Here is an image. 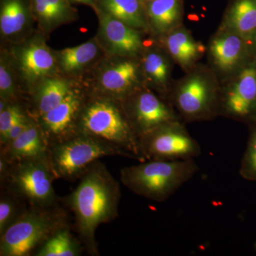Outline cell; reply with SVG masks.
I'll use <instances>...</instances> for the list:
<instances>
[{"mask_svg": "<svg viewBox=\"0 0 256 256\" xmlns=\"http://www.w3.org/2000/svg\"><path fill=\"white\" fill-rule=\"evenodd\" d=\"M120 196L119 183L98 160L84 172L78 186L68 196L77 232L92 256L99 255L96 229L118 216Z\"/></svg>", "mask_w": 256, "mask_h": 256, "instance_id": "6da1fadb", "label": "cell"}, {"mask_svg": "<svg viewBox=\"0 0 256 256\" xmlns=\"http://www.w3.org/2000/svg\"><path fill=\"white\" fill-rule=\"evenodd\" d=\"M140 162L121 169V182L136 194L156 202L168 200L200 170L194 159Z\"/></svg>", "mask_w": 256, "mask_h": 256, "instance_id": "7a4b0ae2", "label": "cell"}, {"mask_svg": "<svg viewBox=\"0 0 256 256\" xmlns=\"http://www.w3.org/2000/svg\"><path fill=\"white\" fill-rule=\"evenodd\" d=\"M78 134H87L119 148L128 158L146 161L136 136L122 108L110 99L97 98L82 108L78 121Z\"/></svg>", "mask_w": 256, "mask_h": 256, "instance_id": "3957f363", "label": "cell"}, {"mask_svg": "<svg viewBox=\"0 0 256 256\" xmlns=\"http://www.w3.org/2000/svg\"><path fill=\"white\" fill-rule=\"evenodd\" d=\"M64 216L50 208L32 206L24 210L14 223L0 235V256H26L60 227Z\"/></svg>", "mask_w": 256, "mask_h": 256, "instance_id": "277c9868", "label": "cell"}, {"mask_svg": "<svg viewBox=\"0 0 256 256\" xmlns=\"http://www.w3.org/2000/svg\"><path fill=\"white\" fill-rule=\"evenodd\" d=\"M128 154L98 138L78 134L50 148V158L56 178L73 180L80 178L92 163L104 156Z\"/></svg>", "mask_w": 256, "mask_h": 256, "instance_id": "5b68a950", "label": "cell"}, {"mask_svg": "<svg viewBox=\"0 0 256 256\" xmlns=\"http://www.w3.org/2000/svg\"><path fill=\"white\" fill-rule=\"evenodd\" d=\"M56 176L50 156L10 163L4 181L10 190L28 200L32 206L52 208L56 201L52 185Z\"/></svg>", "mask_w": 256, "mask_h": 256, "instance_id": "8992f818", "label": "cell"}, {"mask_svg": "<svg viewBox=\"0 0 256 256\" xmlns=\"http://www.w3.org/2000/svg\"><path fill=\"white\" fill-rule=\"evenodd\" d=\"M220 92L206 74L194 72L174 89L172 106L185 120H206L220 114Z\"/></svg>", "mask_w": 256, "mask_h": 256, "instance_id": "52a82bcc", "label": "cell"}, {"mask_svg": "<svg viewBox=\"0 0 256 256\" xmlns=\"http://www.w3.org/2000/svg\"><path fill=\"white\" fill-rule=\"evenodd\" d=\"M144 160H183L198 158L202 149L180 120L156 128L140 138Z\"/></svg>", "mask_w": 256, "mask_h": 256, "instance_id": "ba28073f", "label": "cell"}, {"mask_svg": "<svg viewBox=\"0 0 256 256\" xmlns=\"http://www.w3.org/2000/svg\"><path fill=\"white\" fill-rule=\"evenodd\" d=\"M122 101V109L139 140L162 126L180 120L172 106L150 90H136Z\"/></svg>", "mask_w": 256, "mask_h": 256, "instance_id": "9c48e42d", "label": "cell"}, {"mask_svg": "<svg viewBox=\"0 0 256 256\" xmlns=\"http://www.w3.org/2000/svg\"><path fill=\"white\" fill-rule=\"evenodd\" d=\"M256 108V67L248 66L220 92V114L234 119L250 117Z\"/></svg>", "mask_w": 256, "mask_h": 256, "instance_id": "30bf717a", "label": "cell"}, {"mask_svg": "<svg viewBox=\"0 0 256 256\" xmlns=\"http://www.w3.org/2000/svg\"><path fill=\"white\" fill-rule=\"evenodd\" d=\"M82 99L72 90L60 104L40 116L38 126L48 146L78 134V121L82 108Z\"/></svg>", "mask_w": 256, "mask_h": 256, "instance_id": "8fae6325", "label": "cell"}, {"mask_svg": "<svg viewBox=\"0 0 256 256\" xmlns=\"http://www.w3.org/2000/svg\"><path fill=\"white\" fill-rule=\"evenodd\" d=\"M97 12L100 18L99 36L109 53L124 58H131L140 52L143 43L139 30L104 12Z\"/></svg>", "mask_w": 256, "mask_h": 256, "instance_id": "7c38bea8", "label": "cell"}, {"mask_svg": "<svg viewBox=\"0 0 256 256\" xmlns=\"http://www.w3.org/2000/svg\"><path fill=\"white\" fill-rule=\"evenodd\" d=\"M128 58L114 62L101 72L99 85L106 95L124 100L138 90L139 66Z\"/></svg>", "mask_w": 256, "mask_h": 256, "instance_id": "4fadbf2b", "label": "cell"}, {"mask_svg": "<svg viewBox=\"0 0 256 256\" xmlns=\"http://www.w3.org/2000/svg\"><path fill=\"white\" fill-rule=\"evenodd\" d=\"M247 47L246 41L240 35L220 30L210 41V60L220 74H232L242 64Z\"/></svg>", "mask_w": 256, "mask_h": 256, "instance_id": "5bb4252c", "label": "cell"}, {"mask_svg": "<svg viewBox=\"0 0 256 256\" xmlns=\"http://www.w3.org/2000/svg\"><path fill=\"white\" fill-rule=\"evenodd\" d=\"M16 60L24 77L30 82L47 78L54 72L56 60L44 42L34 40L20 47Z\"/></svg>", "mask_w": 256, "mask_h": 256, "instance_id": "9a60e30c", "label": "cell"}, {"mask_svg": "<svg viewBox=\"0 0 256 256\" xmlns=\"http://www.w3.org/2000/svg\"><path fill=\"white\" fill-rule=\"evenodd\" d=\"M1 156L9 163L43 158L50 156V146L40 126L31 120L28 127L18 138L3 146Z\"/></svg>", "mask_w": 256, "mask_h": 256, "instance_id": "2e32d148", "label": "cell"}, {"mask_svg": "<svg viewBox=\"0 0 256 256\" xmlns=\"http://www.w3.org/2000/svg\"><path fill=\"white\" fill-rule=\"evenodd\" d=\"M164 36V46L170 56L182 68L188 69L200 60L205 47L196 41L186 28H180Z\"/></svg>", "mask_w": 256, "mask_h": 256, "instance_id": "e0dca14e", "label": "cell"}, {"mask_svg": "<svg viewBox=\"0 0 256 256\" xmlns=\"http://www.w3.org/2000/svg\"><path fill=\"white\" fill-rule=\"evenodd\" d=\"M146 9L148 25L156 34L165 36L181 25L182 0H153L146 5Z\"/></svg>", "mask_w": 256, "mask_h": 256, "instance_id": "ac0fdd59", "label": "cell"}, {"mask_svg": "<svg viewBox=\"0 0 256 256\" xmlns=\"http://www.w3.org/2000/svg\"><path fill=\"white\" fill-rule=\"evenodd\" d=\"M220 30L247 40L256 32V0H233L225 13Z\"/></svg>", "mask_w": 256, "mask_h": 256, "instance_id": "d6986e66", "label": "cell"}, {"mask_svg": "<svg viewBox=\"0 0 256 256\" xmlns=\"http://www.w3.org/2000/svg\"><path fill=\"white\" fill-rule=\"evenodd\" d=\"M95 9L139 31L148 28L146 6L140 0H98Z\"/></svg>", "mask_w": 256, "mask_h": 256, "instance_id": "ffe728a7", "label": "cell"}, {"mask_svg": "<svg viewBox=\"0 0 256 256\" xmlns=\"http://www.w3.org/2000/svg\"><path fill=\"white\" fill-rule=\"evenodd\" d=\"M30 3L32 13L47 32L76 18L69 0H31Z\"/></svg>", "mask_w": 256, "mask_h": 256, "instance_id": "44dd1931", "label": "cell"}, {"mask_svg": "<svg viewBox=\"0 0 256 256\" xmlns=\"http://www.w3.org/2000/svg\"><path fill=\"white\" fill-rule=\"evenodd\" d=\"M32 12L28 0H2L0 10V30L3 36L18 34L26 28Z\"/></svg>", "mask_w": 256, "mask_h": 256, "instance_id": "7402d4cb", "label": "cell"}, {"mask_svg": "<svg viewBox=\"0 0 256 256\" xmlns=\"http://www.w3.org/2000/svg\"><path fill=\"white\" fill-rule=\"evenodd\" d=\"M34 96L38 117L60 104L72 88L68 80L60 78L43 79Z\"/></svg>", "mask_w": 256, "mask_h": 256, "instance_id": "603a6c76", "label": "cell"}, {"mask_svg": "<svg viewBox=\"0 0 256 256\" xmlns=\"http://www.w3.org/2000/svg\"><path fill=\"white\" fill-rule=\"evenodd\" d=\"M142 70L146 79L160 94H169L171 65L159 50H150L143 56Z\"/></svg>", "mask_w": 256, "mask_h": 256, "instance_id": "cb8c5ba5", "label": "cell"}, {"mask_svg": "<svg viewBox=\"0 0 256 256\" xmlns=\"http://www.w3.org/2000/svg\"><path fill=\"white\" fill-rule=\"evenodd\" d=\"M98 54V46L97 43L95 41H89L58 52V62L64 72L74 73L92 63Z\"/></svg>", "mask_w": 256, "mask_h": 256, "instance_id": "d4e9b609", "label": "cell"}, {"mask_svg": "<svg viewBox=\"0 0 256 256\" xmlns=\"http://www.w3.org/2000/svg\"><path fill=\"white\" fill-rule=\"evenodd\" d=\"M82 247L66 226L60 227L42 244L36 256H78Z\"/></svg>", "mask_w": 256, "mask_h": 256, "instance_id": "484cf974", "label": "cell"}, {"mask_svg": "<svg viewBox=\"0 0 256 256\" xmlns=\"http://www.w3.org/2000/svg\"><path fill=\"white\" fill-rule=\"evenodd\" d=\"M12 192V191H11ZM16 194L12 192V195L9 193H3L0 198V235H2L16 218L22 214L20 203L14 198Z\"/></svg>", "mask_w": 256, "mask_h": 256, "instance_id": "4316f807", "label": "cell"}, {"mask_svg": "<svg viewBox=\"0 0 256 256\" xmlns=\"http://www.w3.org/2000/svg\"><path fill=\"white\" fill-rule=\"evenodd\" d=\"M26 114L21 108L11 102L6 108L0 111V142L4 140L10 130Z\"/></svg>", "mask_w": 256, "mask_h": 256, "instance_id": "83f0119b", "label": "cell"}, {"mask_svg": "<svg viewBox=\"0 0 256 256\" xmlns=\"http://www.w3.org/2000/svg\"><path fill=\"white\" fill-rule=\"evenodd\" d=\"M15 86L11 68L4 58H1L0 64V96L1 99L11 102L14 98Z\"/></svg>", "mask_w": 256, "mask_h": 256, "instance_id": "f1b7e54d", "label": "cell"}, {"mask_svg": "<svg viewBox=\"0 0 256 256\" xmlns=\"http://www.w3.org/2000/svg\"><path fill=\"white\" fill-rule=\"evenodd\" d=\"M240 174L246 178H256V132L252 134L244 160Z\"/></svg>", "mask_w": 256, "mask_h": 256, "instance_id": "f546056e", "label": "cell"}, {"mask_svg": "<svg viewBox=\"0 0 256 256\" xmlns=\"http://www.w3.org/2000/svg\"><path fill=\"white\" fill-rule=\"evenodd\" d=\"M31 120V119L28 118L26 116H24L23 118L18 121V122L10 130L4 140L1 142V146H6V144H10V142L16 139V138H18V136L24 131V130L28 127Z\"/></svg>", "mask_w": 256, "mask_h": 256, "instance_id": "4dcf8cb0", "label": "cell"}, {"mask_svg": "<svg viewBox=\"0 0 256 256\" xmlns=\"http://www.w3.org/2000/svg\"><path fill=\"white\" fill-rule=\"evenodd\" d=\"M72 2L80 3V4L89 5V6H94L96 8V4H97L98 0H69Z\"/></svg>", "mask_w": 256, "mask_h": 256, "instance_id": "1f68e13d", "label": "cell"}, {"mask_svg": "<svg viewBox=\"0 0 256 256\" xmlns=\"http://www.w3.org/2000/svg\"><path fill=\"white\" fill-rule=\"evenodd\" d=\"M246 41L248 45L252 44V46H254V47H255L256 48V32L252 36H250L249 38H248L247 40H246Z\"/></svg>", "mask_w": 256, "mask_h": 256, "instance_id": "d6a6232c", "label": "cell"}, {"mask_svg": "<svg viewBox=\"0 0 256 256\" xmlns=\"http://www.w3.org/2000/svg\"><path fill=\"white\" fill-rule=\"evenodd\" d=\"M153 0H140L141 2L142 3L143 5L144 6H146V5L148 4V3L151 2Z\"/></svg>", "mask_w": 256, "mask_h": 256, "instance_id": "836d02e7", "label": "cell"}]
</instances>
